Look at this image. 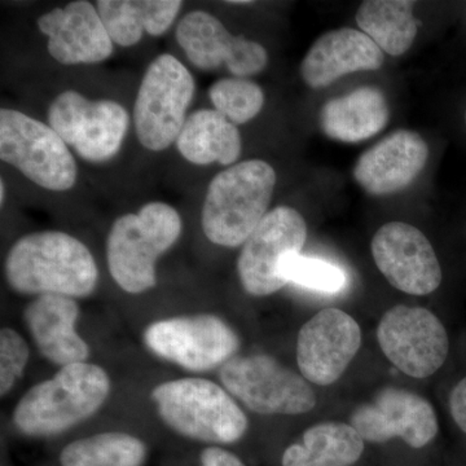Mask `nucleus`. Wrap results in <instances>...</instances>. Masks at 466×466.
Here are the masks:
<instances>
[{
    "label": "nucleus",
    "instance_id": "f257e3e1",
    "mask_svg": "<svg viewBox=\"0 0 466 466\" xmlns=\"http://www.w3.org/2000/svg\"><path fill=\"white\" fill-rule=\"evenodd\" d=\"M9 287L21 294L84 299L96 289V262L87 247L60 231L34 232L15 242L5 265Z\"/></svg>",
    "mask_w": 466,
    "mask_h": 466
},
{
    "label": "nucleus",
    "instance_id": "f03ea898",
    "mask_svg": "<svg viewBox=\"0 0 466 466\" xmlns=\"http://www.w3.org/2000/svg\"><path fill=\"white\" fill-rule=\"evenodd\" d=\"M110 380L96 364L61 367L56 375L33 386L14 410V424L29 437H52L69 431L108 400Z\"/></svg>",
    "mask_w": 466,
    "mask_h": 466
},
{
    "label": "nucleus",
    "instance_id": "7ed1b4c3",
    "mask_svg": "<svg viewBox=\"0 0 466 466\" xmlns=\"http://www.w3.org/2000/svg\"><path fill=\"white\" fill-rule=\"evenodd\" d=\"M276 173L262 159H248L222 171L208 184L202 229L213 244L244 245L268 213Z\"/></svg>",
    "mask_w": 466,
    "mask_h": 466
},
{
    "label": "nucleus",
    "instance_id": "20e7f679",
    "mask_svg": "<svg viewBox=\"0 0 466 466\" xmlns=\"http://www.w3.org/2000/svg\"><path fill=\"white\" fill-rule=\"evenodd\" d=\"M179 213L165 202H149L137 213L113 223L106 238V260L122 290L140 294L157 283L156 263L182 235Z\"/></svg>",
    "mask_w": 466,
    "mask_h": 466
},
{
    "label": "nucleus",
    "instance_id": "39448f33",
    "mask_svg": "<svg viewBox=\"0 0 466 466\" xmlns=\"http://www.w3.org/2000/svg\"><path fill=\"white\" fill-rule=\"evenodd\" d=\"M153 403L162 421L177 434L207 443H235L248 419L231 394L205 379H180L156 386Z\"/></svg>",
    "mask_w": 466,
    "mask_h": 466
},
{
    "label": "nucleus",
    "instance_id": "423d86ee",
    "mask_svg": "<svg viewBox=\"0 0 466 466\" xmlns=\"http://www.w3.org/2000/svg\"><path fill=\"white\" fill-rule=\"evenodd\" d=\"M195 78L173 55H159L143 76L134 106L137 139L161 152L177 142L195 96Z\"/></svg>",
    "mask_w": 466,
    "mask_h": 466
},
{
    "label": "nucleus",
    "instance_id": "0eeeda50",
    "mask_svg": "<svg viewBox=\"0 0 466 466\" xmlns=\"http://www.w3.org/2000/svg\"><path fill=\"white\" fill-rule=\"evenodd\" d=\"M0 158L48 191H69L76 164L50 125L14 109L0 110Z\"/></svg>",
    "mask_w": 466,
    "mask_h": 466
},
{
    "label": "nucleus",
    "instance_id": "6e6552de",
    "mask_svg": "<svg viewBox=\"0 0 466 466\" xmlns=\"http://www.w3.org/2000/svg\"><path fill=\"white\" fill-rule=\"evenodd\" d=\"M219 376L229 394L259 415H303L317 406L308 380L268 355L232 358Z\"/></svg>",
    "mask_w": 466,
    "mask_h": 466
},
{
    "label": "nucleus",
    "instance_id": "1a4fd4ad",
    "mask_svg": "<svg viewBox=\"0 0 466 466\" xmlns=\"http://www.w3.org/2000/svg\"><path fill=\"white\" fill-rule=\"evenodd\" d=\"M48 125L88 162L109 161L121 149L127 134V110L113 100H90L67 90L52 101Z\"/></svg>",
    "mask_w": 466,
    "mask_h": 466
},
{
    "label": "nucleus",
    "instance_id": "9d476101",
    "mask_svg": "<svg viewBox=\"0 0 466 466\" xmlns=\"http://www.w3.org/2000/svg\"><path fill=\"white\" fill-rule=\"evenodd\" d=\"M308 238V225L296 208L268 211L242 245L238 271L242 288L256 297L269 296L287 285L281 267L299 256Z\"/></svg>",
    "mask_w": 466,
    "mask_h": 466
},
{
    "label": "nucleus",
    "instance_id": "9b49d317",
    "mask_svg": "<svg viewBox=\"0 0 466 466\" xmlns=\"http://www.w3.org/2000/svg\"><path fill=\"white\" fill-rule=\"evenodd\" d=\"M157 357L192 372H207L231 360L240 346L235 330L216 315L165 319L144 332Z\"/></svg>",
    "mask_w": 466,
    "mask_h": 466
},
{
    "label": "nucleus",
    "instance_id": "f8f14e48",
    "mask_svg": "<svg viewBox=\"0 0 466 466\" xmlns=\"http://www.w3.org/2000/svg\"><path fill=\"white\" fill-rule=\"evenodd\" d=\"M377 339L385 357L413 379L433 376L449 355L446 328L424 308L400 305L388 309L377 328Z\"/></svg>",
    "mask_w": 466,
    "mask_h": 466
},
{
    "label": "nucleus",
    "instance_id": "ddd939ff",
    "mask_svg": "<svg viewBox=\"0 0 466 466\" xmlns=\"http://www.w3.org/2000/svg\"><path fill=\"white\" fill-rule=\"evenodd\" d=\"M370 249L377 268L395 289L426 296L440 288V260L431 241L416 227L386 223L377 231Z\"/></svg>",
    "mask_w": 466,
    "mask_h": 466
},
{
    "label": "nucleus",
    "instance_id": "4468645a",
    "mask_svg": "<svg viewBox=\"0 0 466 466\" xmlns=\"http://www.w3.org/2000/svg\"><path fill=\"white\" fill-rule=\"evenodd\" d=\"M351 426L372 443L401 438L412 449H422L437 437V415L425 398L404 389L386 388L351 416Z\"/></svg>",
    "mask_w": 466,
    "mask_h": 466
},
{
    "label": "nucleus",
    "instance_id": "2eb2a0df",
    "mask_svg": "<svg viewBox=\"0 0 466 466\" xmlns=\"http://www.w3.org/2000/svg\"><path fill=\"white\" fill-rule=\"evenodd\" d=\"M361 345L355 319L339 309H325L300 328L297 363L309 382L332 385L341 379Z\"/></svg>",
    "mask_w": 466,
    "mask_h": 466
},
{
    "label": "nucleus",
    "instance_id": "dca6fc26",
    "mask_svg": "<svg viewBox=\"0 0 466 466\" xmlns=\"http://www.w3.org/2000/svg\"><path fill=\"white\" fill-rule=\"evenodd\" d=\"M177 41L193 66L214 70L220 66L238 78L258 75L268 63V54L259 43L232 35L213 15L195 11L186 15L177 27Z\"/></svg>",
    "mask_w": 466,
    "mask_h": 466
},
{
    "label": "nucleus",
    "instance_id": "f3484780",
    "mask_svg": "<svg viewBox=\"0 0 466 466\" xmlns=\"http://www.w3.org/2000/svg\"><path fill=\"white\" fill-rule=\"evenodd\" d=\"M38 29L48 36V52L63 66L97 64L112 56L113 43L92 3L76 0L38 18Z\"/></svg>",
    "mask_w": 466,
    "mask_h": 466
},
{
    "label": "nucleus",
    "instance_id": "a211bd4d",
    "mask_svg": "<svg viewBox=\"0 0 466 466\" xmlns=\"http://www.w3.org/2000/svg\"><path fill=\"white\" fill-rule=\"evenodd\" d=\"M428 157L429 147L421 135L395 131L359 157L354 177L368 195H394L415 182Z\"/></svg>",
    "mask_w": 466,
    "mask_h": 466
},
{
    "label": "nucleus",
    "instance_id": "6ab92c4d",
    "mask_svg": "<svg viewBox=\"0 0 466 466\" xmlns=\"http://www.w3.org/2000/svg\"><path fill=\"white\" fill-rule=\"evenodd\" d=\"M385 55L363 32L342 27L321 35L300 64V76L314 90L328 87L343 76L379 70Z\"/></svg>",
    "mask_w": 466,
    "mask_h": 466
},
{
    "label": "nucleus",
    "instance_id": "aec40b11",
    "mask_svg": "<svg viewBox=\"0 0 466 466\" xmlns=\"http://www.w3.org/2000/svg\"><path fill=\"white\" fill-rule=\"evenodd\" d=\"M79 308L75 299L45 294L24 309V320L43 357L60 367L85 363L90 348L76 333Z\"/></svg>",
    "mask_w": 466,
    "mask_h": 466
},
{
    "label": "nucleus",
    "instance_id": "412c9836",
    "mask_svg": "<svg viewBox=\"0 0 466 466\" xmlns=\"http://www.w3.org/2000/svg\"><path fill=\"white\" fill-rule=\"evenodd\" d=\"M390 119V108L380 88L363 86L327 101L320 112V127L330 139L359 143L381 133Z\"/></svg>",
    "mask_w": 466,
    "mask_h": 466
},
{
    "label": "nucleus",
    "instance_id": "4be33fe9",
    "mask_svg": "<svg viewBox=\"0 0 466 466\" xmlns=\"http://www.w3.org/2000/svg\"><path fill=\"white\" fill-rule=\"evenodd\" d=\"M180 0H99L97 12L113 43L131 47L143 34L159 36L173 25L182 9Z\"/></svg>",
    "mask_w": 466,
    "mask_h": 466
},
{
    "label": "nucleus",
    "instance_id": "5701e85b",
    "mask_svg": "<svg viewBox=\"0 0 466 466\" xmlns=\"http://www.w3.org/2000/svg\"><path fill=\"white\" fill-rule=\"evenodd\" d=\"M177 150L191 164L231 165L241 155V135L236 125L216 109H198L187 118L177 139Z\"/></svg>",
    "mask_w": 466,
    "mask_h": 466
},
{
    "label": "nucleus",
    "instance_id": "b1692460",
    "mask_svg": "<svg viewBox=\"0 0 466 466\" xmlns=\"http://www.w3.org/2000/svg\"><path fill=\"white\" fill-rule=\"evenodd\" d=\"M364 440L351 425L321 422L285 450L283 466H351L363 455Z\"/></svg>",
    "mask_w": 466,
    "mask_h": 466
},
{
    "label": "nucleus",
    "instance_id": "393cba45",
    "mask_svg": "<svg viewBox=\"0 0 466 466\" xmlns=\"http://www.w3.org/2000/svg\"><path fill=\"white\" fill-rule=\"evenodd\" d=\"M415 2L410 0H367L357 12L358 26L391 56L410 50L419 32V21L413 16Z\"/></svg>",
    "mask_w": 466,
    "mask_h": 466
},
{
    "label": "nucleus",
    "instance_id": "a878e982",
    "mask_svg": "<svg viewBox=\"0 0 466 466\" xmlns=\"http://www.w3.org/2000/svg\"><path fill=\"white\" fill-rule=\"evenodd\" d=\"M147 447L127 433L108 431L72 441L61 451V466H143Z\"/></svg>",
    "mask_w": 466,
    "mask_h": 466
},
{
    "label": "nucleus",
    "instance_id": "bb28decb",
    "mask_svg": "<svg viewBox=\"0 0 466 466\" xmlns=\"http://www.w3.org/2000/svg\"><path fill=\"white\" fill-rule=\"evenodd\" d=\"M214 108L233 125L247 124L258 116L265 106V94L249 79L223 78L208 90Z\"/></svg>",
    "mask_w": 466,
    "mask_h": 466
},
{
    "label": "nucleus",
    "instance_id": "cd10ccee",
    "mask_svg": "<svg viewBox=\"0 0 466 466\" xmlns=\"http://www.w3.org/2000/svg\"><path fill=\"white\" fill-rule=\"evenodd\" d=\"M281 276L287 284H296L321 293H339L348 285V276L341 267L300 254L284 263Z\"/></svg>",
    "mask_w": 466,
    "mask_h": 466
},
{
    "label": "nucleus",
    "instance_id": "c85d7f7f",
    "mask_svg": "<svg viewBox=\"0 0 466 466\" xmlns=\"http://www.w3.org/2000/svg\"><path fill=\"white\" fill-rule=\"evenodd\" d=\"M29 348L24 337L11 328L0 333V394L5 397L25 372Z\"/></svg>",
    "mask_w": 466,
    "mask_h": 466
},
{
    "label": "nucleus",
    "instance_id": "c756f323",
    "mask_svg": "<svg viewBox=\"0 0 466 466\" xmlns=\"http://www.w3.org/2000/svg\"><path fill=\"white\" fill-rule=\"evenodd\" d=\"M450 410L456 424L466 434V377L451 391Z\"/></svg>",
    "mask_w": 466,
    "mask_h": 466
},
{
    "label": "nucleus",
    "instance_id": "7c9ffc66",
    "mask_svg": "<svg viewBox=\"0 0 466 466\" xmlns=\"http://www.w3.org/2000/svg\"><path fill=\"white\" fill-rule=\"evenodd\" d=\"M201 466H245L238 456L220 447H208L200 455Z\"/></svg>",
    "mask_w": 466,
    "mask_h": 466
},
{
    "label": "nucleus",
    "instance_id": "2f4dec72",
    "mask_svg": "<svg viewBox=\"0 0 466 466\" xmlns=\"http://www.w3.org/2000/svg\"><path fill=\"white\" fill-rule=\"evenodd\" d=\"M5 180H0V204H5Z\"/></svg>",
    "mask_w": 466,
    "mask_h": 466
},
{
    "label": "nucleus",
    "instance_id": "473e14b6",
    "mask_svg": "<svg viewBox=\"0 0 466 466\" xmlns=\"http://www.w3.org/2000/svg\"><path fill=\"white\" fill-rule=\"evenodd\" d=\"M231 5H250L251 2H247V0H232Z\"/></svg>",
    "mask_w": 466,
    "mask_h": 466
},
{
    "label": "nucleus",
    "instance_id": "72a5a7b5",
    "mask_svg": "<svg viewBox=\"0 0 466 466\" xmlns=\"http://www.w3.org/2000/svg\"><path fill=\"white\" fill-rule=\"evenodd\" d=\"M465 116V125H466V109H465V116Z\"/></svg>",
    "mask_w": 466,
    "mask_h": 466
}]
</instances>
